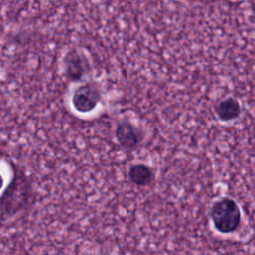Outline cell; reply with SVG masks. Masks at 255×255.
<instances>
[{
  "instance_id": "1",
  "label": "cell",
  "mask_w": 255,
  "mask_h": 255,
  "mask_svg": "<svg viewBox=\"0 0 255 255\" xmlns=\"http://www.w3.org/2000/svg\"><path fill=\"white\" fill-rule=\"evenodd\" d=\"M31 183L24 174H17L0 196V222L15 215L31 197Z\"/></svg>"
},
{
  "instance_id": "2",
  "label": "cell",
  "mask_w": 255,
  "mask_h": 255,
  "mask_svg": "<svg viewBox=\"0 0 255 255\" xmlns=\"http://www.w3.org/2000/svg\"><path fill=\"white\" fill-rule=\"evenodd\" d=\"M210 217L215 229L223 234L234 232L241 223L240 208L233 199L228 197L213 203Z\"/></svg>"
},
{
  "instance_id": "3",
  "label": "cell",
  "mask_w": 255,
  "mask_h": 255,
  "mask_svg": "<svg viewBox=\"0 0 255 255\" xmlns=\"http://www.w3.org/2000/svg\"><path fill=\"white\" fill-rule=\"evenodd\" d=\"M101 92L98 86L92 83H87L79 86L72 98L73 107L79 113L92 112L101 101Z\"/></svg>"
},
{
  "instance_id": "4",
  "label": "cell",
  "mask_w": 255,
  "mask_h": 255,
  "mask_svg": "<svg viewBox=\"0 0 255 255\" xmlns=\"http://www.w3.org/2000/svg\"><path fill=\"white\" fill-rule=\"evenodd\" d=\"M116 138L122 147L130 150L139 144L142 133L131 123L123 121L117 126Z\"/></svg>"
},
{
  "instance_id": "5",
  "label": "cell",
  "mask_w": 255,
  "mask_h": 255,
  "mask_svg": "<svg viewBox=\"0 0 255 255\" xmlns=\"http://www.w3.org/2000/svg\"><path fill=\"white\" fill-rule=\"evenodd\" d=\"M66 76L70 81H80L86 73L84 58L77 51H70L64 60Z\"/></svg>"
},
{
  "instance_id": "6",
  "label": "cell",
  "mask_w": 255,
  "mask_h": 255,
  "mask_svg": "<svg viewBox=\"0 0 255 255\" xmlns=\"http://www.w3.org/2000/svg\"><path fill=\"white\" fill-rule=\"evenodd\" d=\"M241 111L240 103L234 98H226L215 106V113L223 122H230L237 119Z\"/></svg>"
},
{
  "instance_id": "7",
  "label": "cell",
  "mask_w": 255,
  "mask_h": 255,
  "mask_svg": "<svg viewBox=\"0 0 255 255\" xmlns=\"http://www.w3.org/2000/svg\"><path fill=\"white\" fill-rule=\"evenodd\" d=\"M128 177L132 183L139 186H145L153 181L154 173L149 166L142 163H137L129 167Z\"/></svg>"
},
{
  "instance_id": "8",
  "label": "cell",
  "mask_w": 255,
  "mask_h": 255,
  "mask_svg": "<svg viewBox=\"0 0 255 255\" xmlns=\"http://www.w3.org/2000/svg\"><path fill=\"white\" fill-rule=\"evenodd\" d=\"M3 183H4V179H3V176H2L1 173H0V189H1V187L3 186Z\"/></svg>"
}]
</instances>
